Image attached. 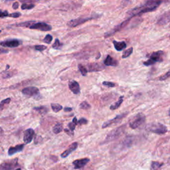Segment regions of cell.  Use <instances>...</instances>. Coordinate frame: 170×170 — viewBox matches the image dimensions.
Wrapping results in <instances>:
<instances>
[{
    "mask_svg": "<svg viewBox=\"0 0 170 170\" xmlns=\"http://www.w3.org/2000/svg\"><path fill=\"white\" fill-rule=\"evenodd\" d=\"M162 3V1H147L144 5L132 9L128 13V14L132 17L133 16L140 15L142 13L153 11L155 10Z\"/></svg>",
    "mask_w": 170,
    "mask_h": 170,
    "instance_id": "cell-1",
    "label": "cell"
},
{
    "mask_svg": "<svg viewBox=\"0 0 170 170\" xmlns=\"http://www.w3.org/2000/svg\"><path fill=\"white\" fill-rule=\"evenodd\" d=\"M146 130L147 131L159 134V135L164 134L168 132V128L161 123H150L147 124Z\"/></svg>",
    "mask_w": 170,
    "mask_h": 170,
    "instance_id": "cell-2",
    "label": "cell"
},
{
    "mask_svg": "<svg viewBox=\"0 0 170 170\" xmlns=\"http://www.w3.org/2000/svg\"><path fill=\"white\" fill-rule=\"evenodd\" d=\"M125 128H126V125H122L121 126H119L113 130L109 132L108 135L106 136L103 142L104 144H106V143L113 142L117 139V138H118L124 132Z\"/></svg>",
    "mask_w": 170,
    "mask_h": 170,
    "instance_id": "cell-3",
    "label": "cell"
},
{
    "mask_svg": "<svg viewBox=\"0 0 170 170\" xmlns=\"http://www.w3.org/2000/svg\"><path fill=\"white\" fill-rule=\"evenodd\" d=\"M146 122V116L143 113H138L130 120L129 126L132 129L140 127Z\"/></svg>",
    "mask_w": 170,
    "mask_h": 170,
    "instance_id": "cell-4",
    "label": "cell"
},
{
    "mask_svg": "<svg viewBox=\"0 0 170 170\" xmlns=\"http://www.w3.org/2000/svg\"><path fill=\"white\" fill-rule=\"evenodd\" d=\"M164 53L162 51L152 53L150 55V59L144 62V65L145 66H150L155 64V62H162L164 60Z\"/></svg>",
    "mask_w": 170,
    "mask_h": 170,
    "instance_id": "cell-5",
    "label": "cell"
},
{
    "mask_svg": "<svg viewBox=\"0 0 170 170\" xmlns=\"http://www.w3.org/2000/svg\"><path fill=\"white\" fill-rule=\"evenodd\" d=\"M18 165V159L7 160L0 164V170H13Z\"/></svg>",
    "mask_w": 170,
    "mask_h": 170,
    "instance_id": "cell-6",
    "label": "cell"
},
{
    "mask_svg": "<svg viewBox=\"0 0 170 170\" xmlns=\"http://www.w3.org/2000/svg\"><path fill=\"white\" fill-rule=\"evenodd\" d=\"M128 114V113H123V114H121L117 115L113 119L110 120H108V121L105 122L103 124H102V128H106L107 127H109V126H112V125L116 124L119 123L120 122H121L122 120V119H124L125 117H126Z\"/></svg>",
    "mask_w": 170,
    "mask_h": 170,
    "instance_id": "cell-7",
    "label": "cell"
},
{
    "mask_svg": "<svg viewBox=\"0 0 170 170\" xmlns=\"http://www.w3.org/2000/svg\"><path fill=\"white\" fill-rule=\"evenodd\" d=\"M96 18L95 17H86V18H84V17H79V18L75 19H73L70 20V21H69L68 23H67V25L70 28H74V27H77L79 25H81L85 22H87L89 20L92 19Z\"/></svg>",
    "mask_w": 170,
    "mask_h": 170,
    "instance_id": "cell-8",
    "label": "cell"
},
{
    "mask_svg": "<svg viewBox=\"0 0 170 170\" xmlns=\"http://www.w3.org/2000/svg\"><path fill=\"white\" fill-rule=\"evenodd\" d=\"M29 28L31 29H37L42 31H49L52 29L51 25L43 23V22H38V23H35V22Z\"/></svg>",
    "mask_w": 170,
    "mask_h": 170,
    "instance_id": "cell-9",
    "label": "cell"
},
{
    "mask_svg": "<svg viewBox=\"0 0 170 170\" xmlns=\"http://www.w3.org/2000/svg\"><path fill=\"white\" fill-rule=\"evenodd\" d=\"M131 18H132V17H130V18H128V19H126V21H123L122 23H121L120 24H119V25H117V26H116L114 29H113L111 31H110L109 32L106 33L105 34V35H104L105 37H108L111 36V35H114V33H116V32H118V31H120L121 29H122L123 28H124L126 26V25L129 23L130 21Z\"/></svg>",
    "mask_w": 170,
    "mask_h": 170,
    "instance_id": "cell-10",
    "label": "cell"
},
{
    "mask_svg": "<svg viewBox=\"0 0 170 170\" xmlns=\"http://www.w3.org/2000/svg\"><path fill=\"white\" fill-rule=\"evenodd\" d=\"M22 93H23L24 95H26L29 97H31V96L35 97L39 95V89L35 87H26L22 90Z\"/></svg>",
    "mask_w": 170,
    "mask_h": 170,
    "instance_id": "cell-11",
    "label": "cell"
},
{
    "mask_svg": "<svg viewBox=\"0 0 170 170\" xmlns=\"http://www.w3.org/2000/svg\"><path fill=\"white\" fill-rule=\"evenodd\" d=\"M0 45L3 47H11V48H15L18 47L21 45V41L17 39H10L6 40V41H1L0 42Z\"/></svg>",
    "mask_w": 170,
    "mask_h": 170,
    "instance_id": "cell-12",
    "label": "cell"
},
{
    "mask_svg": "<svg viewBox=\"0 0 170 170\" xmlns=\"http://www.w3.org/2000/svg\"><path fill=\"white\" fill-rule=\"evenodd\" d=\"M35 135V132L32 128H29L24 132L23 134V141L25 144H28L32 142Z\"/></svg>",
    "mask_w": 170,
    "mask_h": 170,
    "instance_id": "cell-13",
    "label": "cell"
},
{
    "mask_svg": "<svg viewBox=\"0 0 170 170\" xmlns=\"http://www.w3.org/2000/svg\"><path fill=\"white\" fill-rule=\"evenodd\" d=\"M89 162H90V159L88 158H83L74 160L73 164L74 165V168L75 169H78L84 168Z\"/></svg>",
    "mask_w": 170,
    "mask_h": 170,
    "instance_id": "cell-14",
    "label": "cell"
},
{
    "mask_svg": "<svg viewBox=\"0 0 170 170\" xmlns=\"http://www.w3.org/2000/svg\"><path fill=\"white\" fill-rule=\"evenodd\" d=\"M169 21H170V11H167L160 16V17L157 21V24L159 25H164L168 24Z\"/></svg>",
    "mask_w": 170,
    "mask_h": 170,
    "instance_id": "cell-15",
    "label": "cell"
},
{
    "mask_svg": "<svg viewBox=\"0 0 170 170\" xmlns=\"http://www.w3.org/2000/svg\"><path fill=\"white\" fill-rule=\"evenodd\" d=\"M134 138L132 136H128L126 138H124L123 140L120 143V146L121 148H128L130 147L133 144Z\"/></svg>",
    "mask_w": 170,
    "mask_h": 170,
    "instance_id": "cell-16",
    "label": "cell"
},
{
    "mask_svg": "<svg viewBox=\"0 0 170 170\" xmlns=\"http://www.w3.org/2000/svg\"><path fill=\"white\" fill-rule=\"evenodd\" d=\"M69 87L70 90L74 95H79L80 93V85L79 83L74 80H71L69 83Z\"/></svg>",
    "mask_w": 170,
    "mask_h": 170,
    "instance_id": "cell-17",
    "label": "cell"
},
{
    "mask_svg": "<svg viewBox=\"0 0 170 170\" xmlns=\"http://www.w3.org/2000/svg\"><path fill=\"white\" fill-rule=\"evenodd\" d=\"M77 147H78V143L77 142H74L72 144H71L67 150H66L63 153H62L61 156V158H65L66 157H68V156L72 153L73 151H74L77 148Z\"/></svg>",
    "mask_w": 170,
    "mask_h": 170,
    "instance_id": "cell-18",
    "label": "cell"
},
{
    "mask_svg": "<svg viewBox=\"0 0 170 170\" xmlns=\"http://www.w3.org/2000/svg\"><path fill=\"white\" fill-rule=\"evenodd\" d=\"M86 68L89 72H93V71H98L103 70L105 67L99 63H90L86 66Z\"/></svg>",
    "mask_w": 170,
    "mask_h": 170,
    "instance_id": "cell-19",
    "label": "cell"
},
{
    "mask_svg": "<svg viewBox=\"0 0 170 170\" xmlns=\"http://www.w3.org/2000/svg\"><path fill=\"white\" fill-rule=\"evenodd\" d=\"M23 148H24V144H19L15 147H11L8 150V154L9 155H13L17 153H18V152L22 151Z\"/></svg>",
    "mask_w": 170,
    "mask_h": 170,
    "instance_id": "cell-20",
    "label": "cell"
},
{
    "mask_svg": "<svg viewBox=\"0 0 170 170\" xmlns=\"http://www.w3.org/2000/svg\"><path fill=\"white\" fill-rule=\"evenodd\" d=\"M104 64L106 66H116L118 64V61L114 59L113 57H111L110 55H108L106 57V59L104 61Z\"/></svg>",
    "mask_w": 170,
    "mask_h": 170,
    "instance_id": "cell-21",
    "label": "cell"
},
{
    "mask_svg": "<svg viewBox=\"0 0 170 170\" xmlns=\"http://www.w3.org/2000/svg\"><path fill=\"white\" fill-rule=\"evenodd\" d=\"M113 44H114V48L116 49V50L118 51H121L125 48H126V47H127L126 43L124 41L118 42L116 41H113Z\"/></svg>",
    "mask_w": 170,
    "mask_h": 170,
    "instance_id": "cell-22",
    "label": "cell"
},
{
    "mask_svg": "<svg viewBox=\"0 0 170 170\" xmlns=\"http://www.w3.org/2000/svg\"><path fill=\"white\" fill-rule=\"evenodd\" d=\"M123 100H124V96H120V98H118V100L117 102H116L114 104H112L110 107V109L112 110H116L117 108H118L120 106V105L122 104V102H123Z\"/></svg>",
    "mask_w": 170,
    "mask_h": 170,
    "instance_id": "cell-23",
    "label": "cell"
},
{
    "mask_svg": "<svg viewBox=\"0 0 170 170\" xmlns=\"http://www.w3.org/2000/svg\"><path fill=\"white\" fill-rule=\"evenodd\" d=\"M33 109L35 111L38 112V113H39L41 114H46L48 112L47 108H46L45 106H39V107H35Z\"/></svg>",
    "mask_w": 170,
    "mask_h": 170,
    "instance_id": "cell-24",
    "label": "cell"
},
{
    "mask_svg": "<svg viewBox=\"0 0 170 170\" xmlns=\"http://www.w3.org/2000/svg\"><path fill=\"white\" fill-rule=\"evenodd\" d=\"M62 130V124L58 123L56 125H55L54 127L53 128V132L55 134H59Z\"/></svg>",
    "mask_w": 170,
    "mask_h": 170,
    "instance_id": "cell-25",
    "label": "cell"
},
{
    "mask_svg": "<svg viewBox=\"0 0 170 170\" xmlns=\"http://www.w3.org/2000/svg\"><path fill=\"white\" fill-rule=\"evenodd\" d=\"M78 124V121H77V118H74L73 120V122H70L69 124H68V127L70 129V131H72L73 132L74 130V129H75V127L76 126H77V124Z\"/></svg>",
    "mask_w": 170,
    "mask_h": 170,
    "instance_id": "cell-26",
    "label": "cell"
},
{
    "mask_svg": "<svg viewBox=\"0 0 170 170\" xmlns=\"http://www.w3.org/2000/svg\"><path fill=\"white\" fill-rule=\"evenodd\" d=\"M35 5L33 3H23L21 5V10H32L35 7Z\"/></svg>",
    "mask_w": 170,
    "mask_h": 170,
    "instance_id": "cell-27",
    "label": "cell"
},
{
    "mask_svg": "<svg viewBox=\"0 0 170 170\" xmlns=\"http://www.w3.org/2000/svg\"><path fill=\"white\" fill-rule=\"evenodd\" d=\"M163 164H160L158 162H152L151 164V170H158L162 166Z\"/></svg>",
    "mask_w": 170,
    "mask_h": 170,
    "instance_id": "cell-28",
    "label": "cell"
},
{
    "mask_svg": "<svg viewBox=\"0 0 170 170\" xmlns=\"http://www.w3.org/2000/svg\"><path fill=\"white\" fill-rule=\"evenodd\" d=\"M51 108H52V110L54 111L55 113H58V112H59L62 109V106L59 104L53 103L51 104Z\"/></svg>",
    "mask_w": 170,
    "mask_h": 170,
    "instance_id": "cell-29",
    "label": "cell"
},
{
    "mask_svg": "<svg viewBox=\"0 0 170 170\" xmlns=\"http://www.w3.org/2000/svg\"><path fill=\"white\" fill-rule=\"evenodd\" d=\"M78 67H79V69L80 70V72L81 73L82 75L83 76H86L87 74V73H88V70H87V69L86 68V66H83L81 64H79L78 65Z\"/></svg>",
    "mask_w": 170,
    "mask_h": 170,
    "instance_id": "cell-30",
    "label": "cell"
},
{
    "mask_svg": "<svg viewBox=\"0 0 170 170\" xmlns=\"http://www.w3.org/2000/svg\"><path fill=\"white\" fill-rule=\"evenodd\" d=\"M133 47H130V48H129L127 50L125 51L123 53V55L122 56V57L123 58V59H125V58H127L128 57H129L130 55H132V53H133Z\"/></svg>",
    "mask_w": 170,
    "mask_h": 170,
    "instance_id": "cell-31",
    "label": "cell"
},
{
    "mask_svg": "<svg viewBox=\"0 0 170 170\" xmlns=\"http://www.w3.org/2000/svg\"><path fill=\"white\" fill-rule=\"evenodd\" d=\"M13 75H14V71H7V70H6L5 72H3L2 74L3 79L10 78L13 77Z\"/></svg>",
    "mask_w": 170,
    "mask_h": 170,
    "instance_id": "cell-32",
    "label": "cell"
},
{
    "mask_svg": "<svg viewBox=\"0 0 170 170\" xmlns=\"http://www.w3.org/2000/svg\"><path fill=\"white\" fill-rule=\"evenodd\" d=\"M80 108L83 110H88L91 108V105L89 104L87 101H84L81 102L80 104Z\"/></svg>",
    "mask_w": 170,
    "mask_h": 170,
    "instance_id": "cell-33",
    "label": "cell"
},
{
    "mask_svg": "<svg viewBox=\"0 0 170 170\" xmlns=\"http://www.w3.org/2000/svg\"><path fill=\"white\" fill-rule=\"evenodd\" d=\"M11 101V98H6V99L2 100L1 102H0V110H2L4 106H5L6 104H7L10 102Z\"/></svg>",
    "mask_w": 170,
    "mask_h": 170,
    "instance_id": "cell-34",
    "label": "cell"
},
{
    "mask_svg": "<svg viewBox=\"0 0 170 170\" xmlns=\"http://www.w3.org/2000/svg\"><path fill=\"white\" fill-rule=\"evenodd\" d=\"M62 47V44L60 43L59 40L58 39H56L54 44L53 45V48L55 49H59Z\"/></svg>",
    "mask_w": 170,
    "mask_h": 170,
    "instance_id": "cell-35",
    "label": "cell"
},
{
    "mask_svg": "<svg viewBox=\"0 0 170 170\" xmlns=\"http://www.w3.org/2000/svg\"><path fill=\"white\" fill-rule=\"evenodd\" d=\"M52 40H53V37H52V35H47L45 37V39H43V42L45 43H46L47 44H50L51 42L52 41Z\"/></svg>",
    "mask_w": 170,
    "mask_h": 170,
    "instance_id": "cell-36",
    "label": "cell"
},
{
    "mask_svg": "<svg viewBox=\"0 0 170 170\" xmlns=\"http://www.w3.org/2000/svg\"><path fill=\"white\" fill-rule=\"evenodd\" d=\"M169 78H170V70H169L168 73L164 74V75L161 76L159 79V80H165Z\"/></svg>",
    "mask_w": 170,
    "mask_h": 170,
    "instance_id": "cell-37",
    "label": "cell"
},
{
    "mask_svg": "<svg viewBox=\"0 0 170 170\" xmlns=\"http://www.w3.org/2000/svg\"><path fill=\"white\" fill-rule=\"evenodd\" d=\"M102 84H103L104 86H105V87H110V88L114 87L116 86V84H115L114 83L108 82V81H104L103 83H102Z\"/></svg>",
    "mask_w": 170,
    "mask_h": 170,
    "instance_id": "cell-38",
    "label": "cell"
},
{
    "mask_svg": "<svg viewBox=\"0 0 170 170\" xmlns=\"http://www.w3.org/2000/svg\"><path fill=\"white\" fill-rule=\"evenodd\" d=\"M47 49V47L45 45H36L35 46V49L38 51H43L44 50H45Z\"/></svg>",
    "mask_w": 170,
    "mask_h": 170,
    "instance_id": "cell-39",
    "label": "cell"
},
{
    "mask_svg": "<svg viewBox=\"0 0 170 170\" xmlns=\"http://www.w3.org/2000/svg\"><path fill=\"white\" fill-rule=\"evenodd\" d=\"M9 13L7 11H2L0 10V18L1 17H9Z\"/></svg>",
    "mask_w": 170,
    "mask_h": 170,
    "instance_id": "cell-40",
    "label": "cell"
},
{
    "mask_svg": "<svg viewBox=\"0 0 170 170\" xmlns=\"http://www.w3.org/2000/svg\"><path fill=\"white\" fill-rule=\"evenodd\" d=\"M88 123V120L87 119H85L84 118H80L79 121H78V124L80 125H84V124H87Z\"/></svg>",
    "mask_w": 170,
    "mask_h": 170,
    "instance_id": "cell-41",
    "label": "cell"
},
{
    "mask_svg": "<svg viewBox=\"0 0 170 170\" xmlns=\"http://www.w3.org/2000/svg\"><path fill=\"white\" fill-rule=\"evenodd\" d=\"M21 15V13H13L9 15V17H13V18H17V17H19Z\"/></svg>",
    "mask_w": 170,
    "mask_h": 170,
    "instance_id": "cell-42",
    "label": "cell"
},
{
    "mask_svg": "<svg viewBox=\"0 0 170 170\" xmlns=\"http://www.w3.org/2000/svg\"><path fill=\"white\" fill-rule=\"evenodd\" d=\"M19 3L18 2H15L13 3V8L14 9V10H17V9H18L19 7Z\"/></svg>",
    "mask_w": 170,
    "mask_h": 170,
    "instance_id": "cell-43",
    "label": "cell"
},
{
    "mask_svg": "<svg viewBox=\"0 0 170 170\" xmlns=\"http://www.w3.org/2000/svg\"><path fill=\"white\" fill-rule=\"evenodd\" d=\"M65 132L66 133H67V134H69V135H70V136H72V134H71L70 133H72V134H73V132H72V131H70V130H68V129H65Z\"/></svg>",
    "mask_w": 170,
    "mask_h": 170,
    "instance_id": "cell-44",
    "label": "cell"
},
{
    "mask_svg": "<svg viewBox=\"0 0 170 170\" xmlns=\"http://www.w3.org/2000/svg\"><path fill=\"white\" fill-rule=\"evenodd\" d=\"M8 52L7 50L3 49H0V54H2V53H7Z\"/></svg>",
    "mask_w": 170,
    "mask_h": 170,
    "instance_id": "cell-45",
    "label": "cell"
},
{
    "mask_svg": "<svg viewBox=\"0 0 170 170\" xmlns=\"http://www.w3.org/2000/svg\"><path fill=\"white\" fill-rule=\"evenodd\" d=\"M72 110H73L72 108H69V107H66V108H64L65 112H70Z\"/></svg>",
    "mask_w": 170,
    "mask_h": 170,
    "instance_id": "cell-46",
    "label": "cell"
},
{
    "mask_svg": "<svg viewBox=\"0 0 170 170\" xmlns=\"http://www.w3.org/2000/svg\"><path fill=\"white\" fill-rule=\"evenodd\" d=\"M3 133V130L2 128H0V136L2 135Z\"/></svg>",
    "mask_w": 170,
    "mask_h": 170,
    "instance_id": "cell-47",
    "label": "cell"
},
{
    "mask_svg": "<svg viewBox=\"0 0 170 170\" xmlns=\"http://www.w3.org/2000/svg\"><path fill=\"white\" fill-rule=\"evenodd\" d=\"M15 170H21V168H17V169H16Z\"/></svg>",
    "mask_w": 170,
    "mask_h": 170,
    "instance_id": "cell-48",
    "label": "cell"
},
{
    "mask_svg": "<svg viewBox=\"0 0 170 170\" xmlns=\"http://www.w3.org/2000/svg\"><path fill=\"white\" fill-rule=\"evenodd\" d=\"M1 32H2V31H1V30H0V33H1Z\"/></svg>",
    "mask_w": 170,
    "mask_h": 170,
    "instance_id": "cell-49",
    "label": "cell"
},
{
    "mask_svg": "<svg viewBox=\"0 0 170 170\" xmlns=\"http://www.w3.org/2000/svg\"><path fill=\"white\" fill-rule=\"evenodd\" d=\"M169 39H170V35H169Z\"/></svg>",
    "mask_w": 170,
    "mask_h": 170,
    "instance_id": "cell-50",
    "label": "cell"
}]
</instances>
